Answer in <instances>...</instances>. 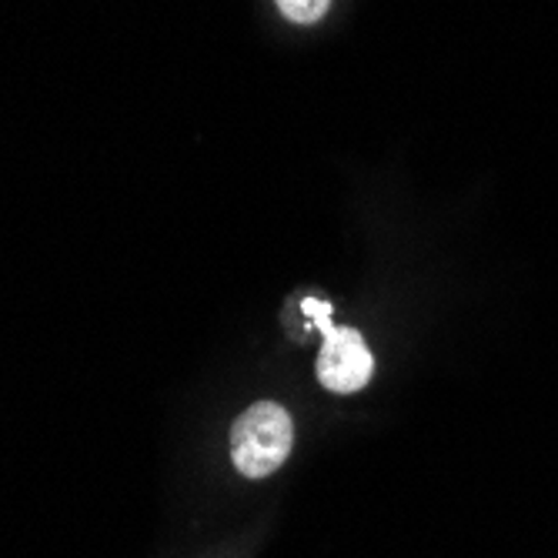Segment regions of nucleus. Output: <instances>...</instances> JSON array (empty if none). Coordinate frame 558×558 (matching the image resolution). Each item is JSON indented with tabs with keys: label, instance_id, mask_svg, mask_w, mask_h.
I'll return each instance as SVG.
<instances>
[{
	"label": "nucleus",
	"instance_id": "nucleus-3",
	"mask_svg": "<svg viewBox=\"0 0 558 558\" xmlns=\"http://www.w3.org/2000/svg\"><path fill=\"white\" fill-rule=\"evenodd\" d=\"M275 4H278V11H281L288 21H294V24H315V21L325 17V11H328L331 0H275Z\"/></svg>",
	"mask_w": 558,
	"mask_h": 558
},
{
	"label": "nucleus",
	"instance_id": "nucleus-4",
	"mask_svg": "<svg viewBox=\"0 0 558 558\" xmlns=\"http://www.w3.org/2000/svg\"><path fill=\"white\" fill-rule=\"evenodd\" d=\"M301 308H304V318H308L312 325H318L322 331L331 325V304H328V301H315V298H308V301L301 304Z\"/></svg>",
	"mask_w": 558,
	"mask_h": 558
},
{
	"label": "nucleus",
	"instance_id": "nucleus-2",
	"mask_svg": "<svg viewBox=\"0 0 558 558\" xmlns=\"http://www.w3.org/2000/svg\"><path fill=\"white\" fill-rule=\"evenodd\" d=\"M325 344L318 351V381L335 395L362 391L375 375V359L365 344V338L354 328H335L328 325Z\"/></svg>",
	"mask_w": 558,
	"mask_h": 558
},
{
	"label": "nucleus",
	"instance_id": "nucleus-1",
	"mask_svg": "<svg viewBox=\"0 0 558 558\" xmlns=\"http://www.w3.org/2000/svg\"><path fill=\"white\" fill-rule=\"evenodd\" d=\"M294 448V422L275 401L251 404L231 428V462L247 478L275 475Z\"/></svg>",
	"mask_w": 558,
	"mask_h": 558
}]
</instances>
